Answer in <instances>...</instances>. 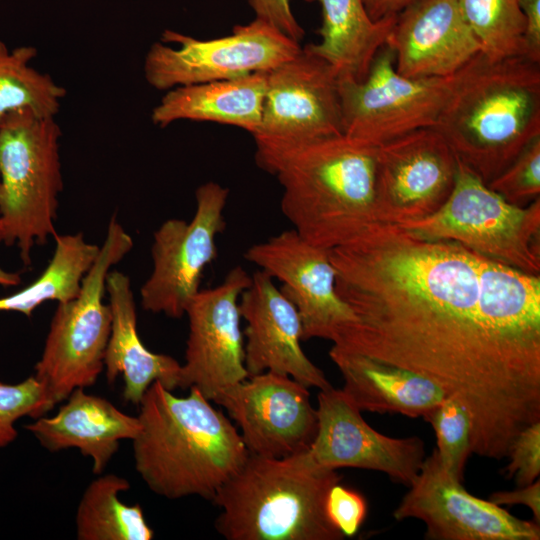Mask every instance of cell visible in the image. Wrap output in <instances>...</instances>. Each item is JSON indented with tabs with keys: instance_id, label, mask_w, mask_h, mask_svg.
Instances as JSON below:
<instances>
[{
	"instance_id": "1",
	"label": "cell",
	"mask_w": 540,
	"mask_h": 540,
	"mask_svg": "<svg viewBox=\"0 0 540 540\" xmlns=\"http://www.w3.org/2000/svg\"><path fill=\"white\" fill-rule=\"evenodd\" d=\"M355 315L333 345L421 374L457 398L472 452L501 460L540 421V332L526 300L481 277V256L375 222L330 250Z\"/></svg>"
},
{
	"instance_id": "2",
	"label": "cell",
	"mask_w": 540,
	"mask_h": 540,
	"mask_svg": "<svg viewBox=\"0 0 540 540\" xmlns=\"http://www.w3.org/2000/svg\"><path fill=\"white\" fill-rule=\"evenodd\" d=\"M255 144L257 165L282 186L283 215L310 244L331 250L377 222L378 146L345 134Z\"/></svg>"
},
{
	"instance_id": "3",
	"label": "cell",
	"mask_w": 540,
	"mask_h": 540,
	"mask_svg": "<svg viewBox=\"0 0 540 540\" xmlns=\"http://www.w3.org/2000/svg\"><path fill=\"white\" fill-rule=\"evenodd\" d=\"M178 397L160 382L145 392L132 440L135 469L147 487L167 499L212 500L245 463L249 452L237 427L197 388Z\"/></svg>"
},
{
	"instance_id": "4",
	"label": "cell",
	"mask_w": 540,
	"mask_h": 540,
	"mask_svg": "<svg viewBox=\"0 0 540 540\" xmlns=\"http://www.w3.org/2000/svg\"><path fill=\"white\" fill-rule=\"evenodd\" d=\"M432 128L488 184L540 136V63L478 53L455 73Z\"/></svg>"
},
{
	"instance_id": "5",
	"label": "cell",
	"mask_w": 540,
	"mask_h": 540,
	"mask_svg": "<svg viewBox=\"0 0 540 540\" xmlns=\"http://www.w3.org/2000/svg\"><path fill=\"white\" fill-rule=\"evenodd\" d=\"M341 478L307 450L282 458L249 453L211 500L221 509L215 528L228 540H343L326 512Z\"/></svg>"
},
{
	"instance_id": "6",
	"label": "cell",
	"mask_w": 540,
	"mask_h": 540,
	"mask_svg": "<svg viewBox=\"0 0 540 540\" xmlns=\"http://www.w3.org/2000/svg\"><path fill=\"white\" fill-rule=\"evenodd\" d=\"M61 129L55 117L19 109L0 120V225L2 243L16 245L25 265L33 246L57 234L63 189Z\"/></svg>"
},
{
	"instance_id": "7",
	"label": "cell",
	"mask_w": 540,
	"mask_h": 540,
	"mask_svg": "<svg viewBox=\"0 0 540 540\" xmlns=\"http://www.w3.org/2000/svg\"><path fill=\"white\" fill-rule=\"evenodd\" d=\"M131 235L113 216L94 263L78 294L58 302L34 377L53 408L76 389L93 386L104 371L111 310L104 303L110 270L133 248Z\"/></svg>"
},
{
	"instance_id": "8",
	"label": "cell",
	"mask_w": 540,
	"mask_h": 540,
	"mask_svg": "<svg viewBox=\"0 0 540 540\" xmlns=\"http://www.w3.org/2000/svg\"><path fill=\"white\" fill-rule=\"evenodd\" d=\"M458 161L453 190L432 215L401 225L430 240H449L487 259L540 275V198L517 206Z\"/></svg>"
},
{
	"instance_id": "9",
	"label": "cell",
	"mask_w": 540,
	"mask_h": 540,
	"mask_svg": "<svg viewBox=\"0 0 540 540\" xmlns=\"http://www.w3.org/2000/svg\"><path fill=\"white\" fill-rule=\"evenodd\" d=\"M300 43L255 18L230 35L201 40L165 30L148 49L143 64L147 83L158 90L267 72L293 57Z\"/></svg>"
},
{
	"instance_id": "10",
	"label": "cell",
	"mask_w": 540,
	"mask_h": 540,
	"mask_svg": "<svg viewBox=\"0 0 540 540\" xmlns=\"http://www.w3.org/2000/svg\"><path fill=\"white\" fill-rule=\"evenodd\" d=\"M454 75L403 76L395 68L393 49L385 43L363 81L338 78L343 134L379 146L433 127L450 96Z\"/></svg>"
},
{
	"instance_id": "11",
	"label": "cell",
	"mask_w": 540,
	"mask_h": 540,
	"mask_svg": "<svg viewBox=\"0 0 540 540\" xmlns=\"http://www.w3.org/2000/svg\"><path fill=\"white\" fill-rule=\"evenodd\" d=\"M228 195L229 189L217 182L203 183L195 191L192 219H168L154 232L152 271L140 289L145 311L175 319L185 315L205 268L217 257Z\"/></svg>"
},
{
	"instance_id": "12",
	"label": "cell",
	"mask_w": 540,
	"mask_h": 540,
	"mask_svg": "<svg viewBox=\"0 0 540 540\" xmlns=\"http://www.w3.org/2000/svg\"><path fill=\"white\" fill-rule=\"evenodd\" d=\"M458 161L443 137L422 128L378 146L377 222L405 225L436 212L450 196Z\"/></svg>"
},
{
	"instance_id": "13",
	"label": "cell",
	"mask_w": 540,
	"mask_h": 540,
	"mask_svg": "<svg viewBox=\"0 0 540 540\" xmlns=\"http://www.w3.org/2000/svg\"><path fill=\"white\" fill-rule=\"evenodd\" d=\"M251 276L232 268L217 286L199 290L186 308L189 332L181 388H197L215 402L225 390L249 375L244 363L239 299Z\"/></svg>"
},
{
	"instance_id": "14",
	"label": "cell",
	"mask_w": 540,
	"mask_h": 540,
	"mask_svg": "<svg viewBox=\"0 0 540 540\" xmlns=\"http://www.w3.org/2000/svg\"><path fill=\"white\" fill-rule=\"evenodd\" d=\"M343 134L338 75L306 45L266 72L254 141L299 143Z\"/></svg>"
},
{
	"instance_id": "15",
	"label": "cell",
	"mask_w": 540,
	"mask_h": 540,
	"mask_svg": "<svg viewBox=\"0 0 540 540\" xmlns=\"http://www.w3.org/2000/svg\"><path fill=\"white\" fill-rule=\"evenodd\" d=\"M392 513L397 521L417 519L427 540H539L540 525L471 495L439 464L435 449Z\"/></svg>"
},
{
	"instance_id": "16",
	"label": "cell",
	"mask_w": 540,
	"mask_h": 540,
	"mask_svg": "<svg viewBox=\"0 0 540 540\" xmlns=\"http://www.w3.org/2000/svg\"><path fill=\"white\" fill-rule=\"evenodd\" d=\"M244 257L282 282L280 290L298 311L303 341L321 338L335 343L355 322L336 290L330 250L310 244L291 229L250 246Z\"/></svg>"
},
{
	"instance_id": "17",
	"label": "cell",
	"mask_w": 540,
	"mask_h": 540,
	"mask_svg": "<svg viewBox=\"0 0 540 540\" xmlns=\"http://www.w3.org/2000/svg\"><path fill=\"white\" fill-rule=\"evenodd\" d=\"M308 389L266 371L228 388L215 403L234 420L250 454L282 458L308 450L316 435L317 412Z\"/></svg>"
},
{
	"instance_id": "18",
	"label": "cell",
	"mask_w": 540,
	"mask_h": 540,
	"mask_svg": "<svg viewBox=\"0 0 540 540\" xmlns=\"http://www.w3.org/2000/svg\"><path fill=\"white\" fill-rule=\"evenodd\" d=\"M317 400V431L307 450L316 465L378 471L410 486L426 458L420 437L395 438L376 431L342 389L320 390Z\"/></svg>"
},
{
	"instance_id": "19",
	"label": "cell",
	"mask_w": 540,
	"mask_h": 540,
	"mask_svg": "<svg viewBox=\"0 0 540 540\" xmlns=\"http://www.w3.org/2000/svg\"><path fill=\"white\" fill-rule=\"evenodd\" d=\"M239 308L246 322L244 363L249 376L271 371L287 375L307 388L332 387L323 371L304 353L298 311L271 276L256 271L240 295Z\"/></svg>"
},
{
	"instance_id": "20",
	"label": "cell",
	"mask_w": 540,
	"mask_h": 540,
	"mask_svg": "<svg viewBox=\"0 0 540 540\" xmlns=\"http://www.w3.org/2000/svg\"><path fill=\"white\" fill-rule=\"evenodd\" d=\"M386 43L397 72L410 78L452 76L482 52L457 0H415L397 14Z\"/></svg>"
},
{
	"instance_id": "21",
	"label": "cell",
	"mask_w": 540,
	"mask_h": 540,
	"mask_svg": "<svg viewBox=\"0 0 540 540\" xmlns=\"http://www.w3.org/2000/svg\"><path fill=\"white\" fill-rule=\"evenodd\" d=\"M53 416H40L25 428L50 452L75 448L102 474L122 440H133L139 430L137 416L119 410L107 399L74 390Z\"/></svg>"
},
{
	"instance_id": "22",
	"label": "cell",
	"mask_w": 540,
	"mask_h": 540,
	"mask_svg": "<svg viewBox=\"0 0 540 540\" xmlns=\"http://www.w3.org/2000/svg\"><path fill=\"white\" fill-rule=\"evenodd\" d=\"M111 310V329L104 356V371L109 383L122 375L123 398L138 405L156 381L173 391L181 388V364L173 357L150 351L137 331V312L130 278L112 271L106 278Z\"/></svg>"
},
{
	"instance_id": "23",
	"label": "cell",
	"mask_w": 540,
	"mask_h": 540,
	"mask_svg": "<svg viewBox=\"0 0 540 540\" xmlns=\"http://www.w3.org/2000/svg\"><path fill=\"white\" fill-rule=\"evenodd\" d=\"M329 357L341 373L343 392L362 412L424 418L447 394L409 369L333 345Z\"/></svg>"
},
{
	"instance_id": "24",
	"label": "cell",
	"mask_w": 540,
	"mask_h": 540,
	"mask_svg": "<svg viewBox=\"0 0 540 540\" xmlns=\"http://www.w3.org/2000/svg\"><path fill=\"white\" fill-rule=\"evenodd\" d=\"M265 90L266 72L175 87L153 108L151 120L161 128L180 120L216 122L253 136L260 127Z\"/></svg>"
},
{
	"instance_id": "25",
	"label": "cell",
	"mask_w": 540,
	"mask_h": 540,
	"mask_svg": "<svg viewBox=\"0 0 540 540\" xmlns=\"http://www.w3.org/2000/svg\"><path fill=\"white\" fill-rule=\"evenodd\" d=\"M304 1L318 2L322 11L321 41L306 46L330 63L339 79L363 81L397 15L372 21L362 0Z\"/></svg>"
},
{
	"instance_id": "26",
	"label": "cell",
	"mask_w": 540,
	"mask_h": 540,
	"mask_svg": "<svg viewBox=\"0 0 540 540\" xmlns=\"http://www.w3.org/2000/svg\"><path fill=\"white\" fill-rule=\"evenodd\" d=\"M124 477L100 475L86 487L76 510L79 540H151L154 536L141 505H127L120 493L129 490Z\"/></svg>"
},
{
	"instance_id": "27",
	"label": "cell",
	"mask_w": 540,
	"mask_h": 540,
	"mask_svg": "<svg viewBox=\"0 0 540 540\" xmlns=\"http://www.w3.org/2000/svg\"><path fill=\"white\" fill-rule=\"evenodd\" d=\"M54 238L55 249L44 271L27 287L0 297V312L30 317L46 301L65 302L78 294L100 246L86 241L82 233L56 234Z\"/></svg>"
},
{
	"instance_id": "28",
	"label": "cell",
	"mask_w": 540,
	"mask_h": 540,
	"mask_svg": "<svg viewBox=\"0 0 540 540\" xmlns=\"http://www.w3.org/2000/svg\"><path fill=\"white\" fill-rule=\"evenodd\" d=\"M37 49H10L0 40V120L9 112L29 109L41 117H55L66 90L31 65Z\"/></svg>"
},
{
	"instance_id": "29",
	"label": "cell",
	"mask_w": 540,
	"mask_h": 540,
	"mask_svg": "<svg viewBox=\"0 0 540 540\" xmlns=\"http://www.w3.org/2000/svg\"><path fill=\"white\" fill-rule=\"evenodd\" d=\"M461 14L489 59L523 56L525 18L519 0H457Z\"/></svg>"
},
{
	"instance_id": "30",
	"label": "cell",
	"mask_w": 540,
	"mask_h": 540,
	"mask_svg": "<svg viewBox=\"0 0 540 540\" xmlns=\"http://www.w3.org/2000/svg\"><path fill=\"white\" fill-rule=\"evenodd\" d=\"M424 419L432 426L440 466L463 483L465 466L472 452V422L465 406L447 395Z\"/></svg>"
},
{
	"instance_id": "31",
	"label": "cell",
	"mask_w": 540,
	"mask_h": 540,
	"mask_svg": "<svg viewBox=\"0 0 540 540\" xmlns=\"http://www.w3.org/2000/svg\"><path fill=\"white\" fill-rule=\"evenodd\" d=\"M51 409L45 389L34 375L15 384L0 382V449L15 441L17 420L36 419Z\"/></svg>"
},
{
	"instance_id": "32",
	"label": "cell",
	"mask_w": 540,
	"mask_h": 540,
	"mask_svg": "<svg viewBox=\"0 0 540 540\" xmlns=\"http://www.w3.org/2000/svg\"><path fill=\"white\" fill-rule=\"evenodd\" d=\"M488 187L517 206L540 198V136L532 139Z\"/></svg>"
},
{
	"instance_id": "33",
	"label": "cell",
	"mask_w": 540,
	"mask_h": 540,
	"mask_svg": "<svg viewBox=\"0 0 540 540\" xmlns=\"http://www.w3.org/2000/svg\"><path fill=\"white\" fill-rule=\"evenodd\" d=\"M508 465L503 469L516 485L531 484L540 475V421L520 431L509 446Z\"/></svg>"
},
{
	"instance_id": "34",
	"label": "cell",
	"mask_w": 540,
	"mask_h": 540,
	"mask_svg": "<svg viewBox=\"0 0 540 540\" xmlns=\"http://www.w3.org/2000/svg\"><path fill=\"white\" fill-rule=\"evenodd\" d=\"M367 511L366 499L358 491L340 482L329 490L326 499L327 516L344 537H353L359 531Z\"/></svg>"
},
{
	"instance_id": "35",
	"label": "cell",
	"mask_w": 540,
	"mask_h": 540,
	"mask_svg": "<svg viewBox=\"0 0 540 540\" xmlns=\"http://www.w3.org/2000/svg\"><path fill=\"white\" fill-rule=\"evenodd\" d=\"M249 5L255 18L271 24L298 43L303 39L305 33L292 12L290 0H249Z\"/></svg>"
},
{
	"instance_id": "36",
	"label": "cell",
	"mask_w": 540,
	"mask_h": 540,
	"mask_svg": "<svg viewBox=\"0 0 540 540\" xmlns=\"http://www.w3.org/2000/svg\"><path fill=\"white\" fill-rule=\"evenodd\" d=\"M489 501L499 506L523 505L529 508L533 514V520L540 523V480L531 484L517 486L512 491H496L492 493Z\"/></svg>"
},
{
	"instance_id": "37",
	"label": "cell",
	"mask_w": 540,
	"mask_h": 540,
	"mask_svg": "<svg viewBox=\"0 0 540 540\" xmlns=\"http://www.w3.org/2000/svg\"><path fill=\"white\" fill-rule=\"evenodd\" d=\"M519 5L526 25L523 56L540 63V0H519Z\"/></svg>"
},
{
	"instance_id": "38",
	"label": "cell",
	"mask_w": 540,
	"mask_h": 540,
	"mask_svg": "<svg viewBox=\"0 0 540 540\" xmlns=\"http://www.w3.org/2000/svg\"><path fill=\"white\" fill-rule=\"evenodd\" d=\"M415 0H362L364 8L372 21L395 16Z\"/></svg>"
},
{
	"instance_id": "39",
	"label": "cell",
	"mask_w": 540,
	"mask_h": 540,
	"mask_svg": "<svg viewBox=\"0 0 540 540\" xmlns=\"http://www.w3.org/2000/svg\"><path fill=\"white\" fill-rule=\"evenodd\" d=\"M21 283V276L16 272H9L0 267V286L11 287Z\"/></svg>"
},
{
	"instance_id": "40",
	"label": "cell",
	"mask_w": 540,
	"mask_h": 540,
	"mask_svg": "<svg viewBox=\"0 0 540 540\" xmlns=\"http://www.w3.org/2000/svg\"><path fill=\"white\" fill-rule=\"evenodd\" d=\"M0 243H2V230H1V225H0Z\"/></svg>"
}]
</instances>
